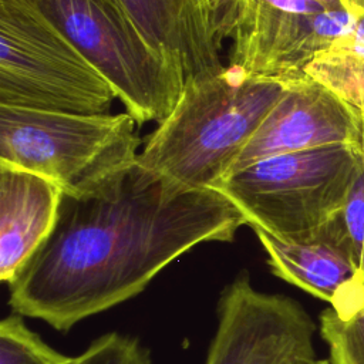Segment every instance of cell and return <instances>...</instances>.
<instances>
[{
    "label": "cell",
    "instance_id": "cell-1",
    "mask_svg": "<svg viewBox=\"0 0 364 364\" xmlns=\"http://www.w3.org/2000/svg\"><path fill=\"white\" fill-rule=\"evenodd\" d=\"M246 219L218 189H191L138 159L82 195L63 193L48 239L7 283L9 304L57 331L142 293L169 263L232 242Z\"/></svg>",
    "mask_w": 364,
    "mask_h": 364
},
{
    "label": "cell",
    "instance_id": "cell-2",
    "mask_svg": "<svg viewBox=\"0 0 364 364\" xmlns=\"http://www.w3.org/2000/svg\"><path fill=\"white\" fill-rule=\"evenodd\" d=\"M287 85L232 64L185 80L138 161L186 188L216 189Z\"/></svg>",
    "mask_w": 364,
    "mask_h": 364
},
{
    "label": "cell",
    "instance_id": "cell-3",
    "mask_svg": "<svg viewBox=\"0 0 364 364\" xmlns=\"http://www.w3.org/2000/svg\"><path fill=\"white\" fill-rule=\"evenodd\" d=\"M229 61L250 75L282 82L306 78V67L331 48L364 54V0H210Z\"/></svg>",
    "mask_w": 364,
    "mask_h": 364
},
{
    "label": "cell",
    "instance_id": "cell-4",
    "mask_svg": "<svg viewBox=\"0 0 364 364\" xmlns=\"http://www.w3.org/2000/svg\"><path fill=\"white\" fill-rule=\"evenodd\" d=\"M136 124L127 111L87 115L0 105V165L82 195L138 159Z\"/></svg>",
    "mask_w": 364,
    "mask_h": 364
},
{
    "label": "cell",
    "instance_id": "cell-5",
    "mask_svg": "<svg viewBox=\"0 0 364 364\" xmlns=\"http://www.w3.org/2000/svg\"><path fill=\"white\" fill-rule=\"evenodd\" d=\"M108 81L138 124L162 122L185 84L117 0H26Z\"/></svg>",
    "mask_w": 364,
    "mask_h": 364
},
{
    "label": "cell",
    "instance_id": "cell-6",
    "mask_svg": "<svg viewBox=\"0 0 364 364\" xmlns=\"http://www.w3.org/2000/svg\"><path fill=\"white\" fill-rule=\"evenodd\" d=\"M355 168L357 142L333 144L262 159L226 176L216 189L252 229L296 240L341 213Z\"/></svg>",
    "mask_w": 364,
    "mask_h": 364
},
{
    "label": "cell",
    "instance_id": "cell-7",
    "mask_svg": "<svg viewBox=\"0 0 364 364\" xmlns=\"http://www.w3.org/2000/svg\"><path fill=\"white\" fill-rule=\"evenodd\" d=\"M108 81L26 0H0V105L108 114Z\"/></svg>",
    "mask_w": 364,
    "mask_h": 364
},
{
    "label": "cell",
    "instance_id": "cell-8",
    "mask_svg": "<svg viewBox=\"0 0 364 364\" xmlns=\"http://www.w3.org/2000/svg\"><path fill=\"white\" fill-rule=\"evenodd\" d=\"M205 364H290L316 357V324L291 297L270 294L240 270L222 289Z\"/></svg>",
    "mask_w": 364,
    "mask_h": 364
},
{
    "label": "cell",
    "instance_id": "cell-9",
    "mask_svg": "<svg viewBox=\"0 0 364 364\" xmlns=\"http://www.w3.org/2000/svg\"><path fill=\"white\" fill-rule=\"evenodd\" d=\"M361 119L358 111L314 80L306 77L289 82L229 175L270 156L354 144L360 136Z\"/></svg>",
    "mask_w": 364,
    "mask_h": 364
},
{
    "label": "cell",
    "instance_id": "cell-10",
    "mask_svg": "<svg viewBox=\"0 0 364 364\" xmlns=\"http://www.w3.org/2000/svg\"><path fill=\"white\" fill-rule=\"evenodd\" d=\"M183 78L218 71L222 40L215 31L210 0H117Z\"/></svg>",
    "mask_w": 364,
    "mask_h": 364
},
{
    "label": "cell",
    "instance_id": "cell-11",
    "mask_svg": "<svg viewBox=\"0 0 364 364\" xmlns=\"http://www.w3.org/2000/svg\"><path fill=\"white\" fill-rule=\"evenodd\" d=\"M63 191L50 179L0 165V280L9 283L51 235Z\"/></svg>",
    "mask_w": 364,
    "mask_h": 364
},
{
    "label": "cell",
    "instance_id": "cell-12",
    "mask_svg": "<svg viewBox=\"0 0 364 364\" xmlns=\"http://www.w3.org/2000/svg\"><path fill=\"white\" fill-rule=\"evenodd\" d=\"M253 232L274 276L324 301L331 303L358 272L360 263L338 216L313 235L296 240H284L262 229Z\"/></svg>",
    "mask_w": 364,
    "mask_h": 364
},
{
    "label": "cell",
    "instance_id": "cell-13",
    "mask_svg": "<svg viewBox=\"0 0 364 364\" xmlns=\"http://www.w3.org/2000/svg\"><path fill=\"white\" fill-rule=\"evenodd\" d=\"M331 364H364V250L357 274L320 314Z\"/></svg>",
    "mask_w": 364,
    "mask_h": 364
},
{
    "label": "cell",
    "instance_id": "cell-14",
    "mask_svg": "<svg viewBox=\"0 0 364 364\" xmlns=\"http://www.w3.org/2000/svg\"><path fill=\"white\" fill-rule=\"evenodd\" d=\"M306 75L364 117V54L350 48L327 50L306 67Z\"/></svg>",
    "mask_w": 364,
    "mask_h": 364
},
{
    "label": "cell",
    "instance_id": "cell-15",
    "mask_svg": "<svg viewBox=\"0 0 364 364\" xmlns=\"http://www.w3.org/2000/svg\"><path fill=\"white\" fill-rule=\"evenodd\" d=\"M14 313L0 323V364H70L68 357L50 347Z\"/></svg>",
    "mask_w": 364,
    "mask_h": 364
},
{
    "label": "cell",
    "instance_id": "cell-16",
    "mask_svg": "<svg viewBox=\"0 0 364 364\" xmlns=\"http://www.w3.org/2000/svg\"><path fill=\"white\" fill-rule=\"evenodd\" d=\"M70 364H152L149 350L136 338L109 331L94 341Z\"/></svg>",
    "mask_w": 364,
    "mask_h": 364
},
{
    "label": "cell",
    "instance_id": "cell-17",
    "mask_svg": "<svg viewBox=\"0 0 364 364\" xmlns=\"http://www.w3.org/2000/svg\"><path fill=\"white\" fill-rule=\"evenodd\" d=\"M290 364H331V363H330V360H323V358L313 357V358H301V360L293 361Z\"/></svg>",
    "mask_w": 364,
    "mask_h": 364
}]
</instances>
